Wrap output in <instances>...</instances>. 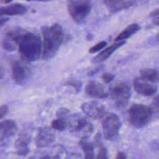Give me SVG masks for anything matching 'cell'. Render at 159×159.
<instances>
[{"label":"cell","mask_w":159,"mask_h":159,"mask_svg":"<svg viewBox=\"0 0 159 159\" xmlns=\"http://www.w3.org/2000/svg\"><path fill=\"white\" fill-rule=\"evenodd\" d=\"M95 159H108L107 149H106V148L104 147L103 145H102V144H99V153L96 155V158Z\"/></svg>","instance_id":"d4e9b609"},{"label":"cell","mask_w":159,"mask_h":159,"mask_svg":"<svg viewBox=\"0 0 159 159\" xmlns=\"http://www.w3.org/2000/svg\"><path fill=\"white\" fill-rule=\"evenodd\" d=\"M43 43L40 36L34 33L23 30L18 42V51L22 61L32 62L40 58Z\"/></svg>","instance_id":"6da1fadb"},{"label":"cell","mask_w":159,"mask_h":159,"mask_svg":"<svg viewBox=\"0 0 159 159\" xmlns=\"http://www.w3.org/2000/svg\"><path fill=\"white\" fill-rule=\"evenodd\" d=\"M30 142V137L26 134L20 135L15 142V148L16 154L20 156H25L29 153V144Z\"/></svg>","instance_id":"5bb4252c"},{"label":"cell","mask_w":159,"mask_h":159,"mask_svg":"<svg viewBox=\"0 0 159 159\" xmlns=\"http://www.w3.org/2000/svg\"><path fill=\"white\" fill-rule=\"evenodd\" d=\"M2 77H3V71L1 67H0V79H1Z\"/></svg>","instance_id":"836d02e7"},{"label":"cell","mask_w":159,"mask_h":159,"mask_svg":"<svg viewBox=\"0 0 159 159\" xmlns=\"http://www.w3.org/2000/svg\"><path fill=\"white\" fill-rule=\"evenodd\" d=\"M12 79L18 85H24L30 75V70L23 61H15L12 63Z\"/></svg>","instance_id":"ba28073f"},{"label":"cell","mask_w":159,"mask_h":159,"mask_svg":"<svg viewBox=\"0 0 159 159\" xmlns=\"http://www.w3.org/2000/svg\"><path fill=\"white\" fill-rule=\"evenodd\" d=\"M156 39H157V41L159 42V34L156 37Z\"/></svg>","instance_id":"e575fe53"},{"label":"cell","mask_w":159,"mask_h":159,"mask_svg":"<svg viewBox=\"0 0 159 159\" xmlns=\"http://www.w3.org/2000/svg\"><path fill=\"white\" fill-rule=\"evenodd\" d=\"M26 7L22 4H11L9 6L0 7V16H19L26 12Z\"/></svg>","instance_id":"9a60e30c"},{"label":"cell","mask_w":159,"mask_h":159,"mask_svg":"<svg viewBox=\"0 0 159 159\" xmlns=\"http://www.w3.org/2000/svg\"><path fill=\"white\" fill-rule=\"evenodd\" d=\"M114 78H115L114 75L111 74V73H105V74L102 75V77H101V79H102V81H103L105 83L108 84V83H110V82H113V79H114Z\"/></svg>","instance_id":"484cf974"},{"label":"cell","mask_w":159,"mask_h":159,"mask_svg":"<svg viewBox=\"0 0 159 159\" xmlns=\"http://www.w3.org/2000/svg\"><path fill=\"white\" fill-rule=\"evenodd\" d=\"M43 33V49L41 58L47 61L54 57L60 48L64 39V33L61 26L58 24L51 26H44Z\"/></svg>","instance_id":"7a4b0ae2"},{"label":"cell","mask_w":159,"mask_h":159,"mask_svg":"<svg viewBox=\"0 0 159 159\" xmlns=\"http://www.w3.org/2000/svg\"><path fill=\"white\" fill-rule=\"evenodd\" d=\"M82 110L89 117L93 120L101 119L107 113V110L102 104L93 101L84 103L82 106Z\"/></svg>","instance_id":"30bf717a"},{"label":"cell","mask_w":159,"mask_h":159,"mask_svg":"<svg viewBox=\"0 0 159 159\" xmlns=\"http://www.w3.org/2000/svg\"><path fill=\"white\" fill-rule=\"evenodd\" d=\"M85 93L89 96L96 99H105L108 96L103 86L100 83L92 81L85 87Z\"/></svg>","instance_id":"4fadbf2b"},{"label":"cell","mask_w":159,"mask_h":159,"mask_svg":"<svg viewBox=\"0 0 159 159\" xmlns=\"http://www.w3.org/2000/svg\"><path fill=\"white\" fill-rule=\"evenodd\" d=\"M140 79L147 82H152V83L158 82H159V72L152 68H145L141 71Z\"/></svg>","instance_id":"d6986e66"},{"label":"cell","mask_w":159,"mask_h":159,"mask_svg":"<svg viewBox=\"0 0 159 159\" xmlns=\"http://www.w3.org/2000/svg\"><path fill=\"white\" fill-rule=\"evenodd\" d=\"M8 20H9V18L5 16H0V28L3 26L6 23H7Z\"/></svg>","instance_id":"f546056e"},{"label":"cell","mask_w":159,"mask_h":159,"mask_svg":"<svg viewBox=\"0 0 159 159\" xmlns=\"http://www.w3.org/2000/svg\"><path fill=\"white\" fill-rule=\"evenodd\" d=\"M133 85L134 90L138 94L144 96H152L157 92V87L155 85H151L140 78H135L134 79Z\"/></svg>","instance_id":"7c38bea8"},{"label":"cell","mask_w":159,"mask_h":159,"mask_svg":"<svg viewBox=\"0 0 159 159\" xmlns=\"http://www.w3.org/2000/svg\"><path fill=\"white\" fill-rule=\"evenodd\" d=\"M140 30V26L137 23H133L130 24L127 26L126 29H124L117 37L115 39V43L116 42H121V41H125L126 39L129 38L134 34H136L138 30Z\"/></svg>","instance_id":"ac0fdd59"},{"label":"cell","mask_w":159,"mask_h":159,"mask_svg":"<svg viewBox=\"0 0 159 159\" xmlns=\"http://www.w3.org/2000/svg\"><path fill=\"white\" fill-rule=\"evenodd\" d=\"M104 3L110 8V12H116L127 9L134 4V1H120V0H107Z\"/></svg>","instance_id":"e0dca14e"},{"label":"cell","mask_w":159,"mask_h":159,"mask_svg":"<svg viewBox=\"0 0 159 159\" xmlns=\"http://www.w3.org/2000/svg\"><path fill=\"white\" fill-rule=\"evenodd\" d=\"M70 16L76 23H82L92 9V3L87 0H71L68 2Z\"/></svg>","instance_id":"5b68a950"},{"label":"cell","mask_w":159,"mask_h":159,"mask_svg":"<svg viewBox=\"0 0 159 159\" xmlns=\"http://www.w3.org/2000/svg\"><path fill=\"white\" fill-rule=\"evenodd\" d=\"M106 46H107V42L106 41L99 42V43H96V45H94V46L90 48L89 53L90 54H95L96 52H99V51L103 49Z\"/></svg>","instance_id":"603a6c76"},{"label":"cell","mask_w":159,"mask_h":159,"mask_svg":"<svg viewBox=\"0 0 159 159\" xmlns=\"http://www.w3.org/2000/svg\"><path fill=\"white\" fill-rule=\"evenodd\" d=\"M152 113L151 107L142 104H134L128 110V121L134 127L141 128L150 122Z\"/></svg>","instance_id":"3957f363"},{"label":"cell","mask_w":159,"mask_h":159,"mask_svg":"<svg viewBox=\"0 0 159 159\" xmlns=\"http://www.w3.org/2000/svg\"><path fill=\"white\" fill-rule=\"evenodd\" d=\"M30 159H55V158L49 155H41L39 156H34Z\"/></svg>","instance_id":"f1b7e54d"},{"label":"cell","mask_w":159,"mask_h":159,"mask_svg":"<svg viewBox=\"0 0 159 159\" xmlns=\"http://www.w3.org/2000/svg\"><path fill=\"white\" fill-rule=\"evenodd\" d=\"M110 96L117 108H124L130 97V89L127 83L120 82L110 89Z\"/></svg>","instance_id":"8992f818"},{"label":"cell","mask_w":159,"mask_h":159,"mask_svg":"<svg viewBox=\"0 0 159 159\" xmlns=\"http://www.w3.org/2000/svg\"><path fill=\"white\" fill-rule=\"evenodd\" d=\"M65 85H69V86L75 87L77 89H79L81 88V86H82V83H81V82H79L78 80H69L65 82Z\"/></svg>","instance_id":"4316f807"},{"label":"cell","mask_w":159,"mask_h":159,"mask_svg":"<svg viewBox=\"0 0 159 159\" xmlns=\"http://www.w3.org/2000/svg\"><path fill=\"white\" fill-rule=\"evenodd\" d=\"M151 16H159V8L158 9H155V11H153V12L151 13Z\"/></svg>","instance_id":"1f68e13d"},{"label":"cell","mask_w":159,"mask_h":159,"mask_svg":"<svg viewBox=\"0 0 159 159\" xmlns=\"http://www.w3.org/2000/svg\"><path fill=\"white\" fill-rule=\"evenodd\" d=\"M120 127V120L116 115L110 114L106 116L102 123V130L106 139L114 140L119 134Z\"/></svg>","instance_id":"52a82bcc"},{"label":"cell","mask_w":159,"mask_h":159,"mask_svg":"<svg viewBox=\"0 0 159 159\" xmlns=\"http://www.w3.org/2000/svg\"><path fill=\"white\" fill-rule=\"evenodd\" d=\"M1 47L5 51H14L16 50V48H18L15 42L10 37H8L6 34H4L1 40Z\"/></svg>","instance_id":"44dd1931"},{"label":"cell","mask_w":159,"mask_h":159,"mask_svg":"<svg viewBox=\"0 0 159 159\" xmlns=\"http://www.w3.org/2000/svg\"><path fill=\"white\" fill-rule=\"evenodd\" d=\"M8 110H9V108H8L7 106L4 105L0 107V119L6 116V113H8Z\"/></svg>","instance_id":"83f0119b"},{"label":"cell","mask_w":159,"mask_h":159,"mask_svg":"<svg viewBox=\"0 0 159 159\" xmlns=\"http://www.w3.org/2000/svg\"><path fill=\"white\" fill-rule=\"evenodd\" d=\"M116 159H127V156L124 152H118Z\"/></svg>","instance_id":"4dcf8cb0"},{"label":"cell","mask_w":159,"mask_h":159,"mask_svg":"<svg viewBox=\"0 0 159 159\" xmlns=\"http://www.w3.org/2000/svg\"><path fill=\"white\" fill-rule=\"evenodd\" d=\"M16 124L11 120L0 122V146H6L16 132Z\"/></svg>","instance_id":"9c48e42d"},{"label":"cell","mask_w":159,"mask_h":159,"mask_svg":"<svg viewBox=\"0 0 159 159\" xmlns=\"http://www.w3.org/2000/svg\"><path fill=\"white\" fill-rule=\"evenodd\" d=\"M54 140V134L50 127H43L39 128L36 137L35 143L39 148L49 146Z\"/></svg>","instance_id":"8fae6325"},{"label":"cell","mask_w":159,"mask_h":159,"mask_svg":"<svg viewBox=\"0 0 159 159\" xmlns=\"http://www.w3.org/2000/svg\"><path fill=\"white\" fill-rule=\"evenodd\" d=\"M85 155V159H94V146L93 143L89 141L86 138H82L79 141Z\"/></svg>","instance_id":"ffe728a7"},{"label":"cell","mask_w":159,"mask_h":159,"mask_svg":"<svg viewBox=\"0 0 159 159\" xmlns=\"http://www.w3.org/2000/svg\"><path fill=\"white\" fill-rule=\"evenodd\" d=\"M125 43L126 40L125 41L116 42V43H113L112 45L109 46L108 48H106L105 50H102V51H101L94 59H93V61H94L95 62H97V63L104 61L107 60V58H109V57L111 56V54L114 53V51H116V50H117L118 48H120L121 46H123Z\"/></svg>","instance_id":"2e32d148"},{"label":"cell","mask_w":159,"mask_h":159,"mask_svg":"<svg viewBox=\"0 0 159 159\" xmlns=\"http://www.w3.org/2000/svg\"><path fill=\"white\" fill-rule=\"evenodd\" d=\"M153 23L154 24L157 25V26H159V16L155 17L153 20Z\"/></svg>","instance_id":"d6a6232c"},{"label":"cell","mask_w":159,"mask_h":159,"mask_svg":"<svg viewBox=\"0 0 159 159\" xmlns=\"http://www.w3.org/2000/svg\"><path fill=\"white\" fill-rule=\"evenodd\" d=\"M67 127L71 133L76 136L81 137L82 139L86 138L93 131L91 123L86 118L78 113L70 114L67 121Z\"/></svg>","instance_id":"277c9868"},{"label":"cell","mask_w":159,"mask_h":159,"mask_svg":"<svg viewBox=\"0 0 159 159\" xmlns=\"http://www.w3.org/2000/svg\"><path fill=\"white\" fill-rule=\"evenodd\" d=\"M51 127L53 129H54V130H58V131H63L67 127V121L63 119L57 118V119L54 120L52 121V123H51Z\"/></svg>","instance_id":"7402d4cb"},{"label":"cell","mask_w":159,"mask_h":159,"mask_svg":"<svg viewBox=\"0 0 159 159\" xmlns=\"http://www.w3.org/2000/svg\"><path fill=\"white\" fill-rule=\"evenodd\" d=\"M151 109L152 110V113H155L157 116H159V95L154 98Z\"/></svg>","instance_id":"cb8c5ba5"}]
</instances>
